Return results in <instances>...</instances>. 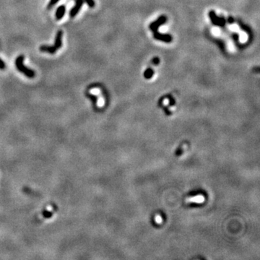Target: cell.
Segmentation results:
<instances>
[{
	"mask_svg": "<svg viewBox=\"0 0 260 260\" xmlns=\"http://www.w3.org/2000/svg\"><path fill=\"white\" fill-rule=\"evenodd\" d=\"M65 12H66V7L64 5H61L59 6L57 8L56 12V20H61L62 19V17H64L65 14Z\"/></svg>",
	"mask_w": 260,
	"mask_h": 260,
	"instance_id": "5b68a950",
	"label": "cell"
},
{
	"mask_svg": "<svg viewBox=\"0 0 260 260\" xmlns=\"http://www.w3.org/2000/svg\"><path fill=\"white\" fill-rule=\"evenodd\" d=\"M62 36L63 33L62 30L57 32L55 38V43L53 46H41L40 47V51L43 52H47L51 54H54L56 51L59 50L62 46Z\"/></svg>",
	"mask_w": 260,
	"mask_h": 260,
	"instance_id": "6da1fadb",
	"label": "cell"
},
{
	"mask_svg": "<svg viewBox=\"0 0 260 260\" xmlns=\"http://www.w3.org/2000/svg\"><path fill=\"white\" fill-rule=\"evenodd\" d=\"M230 29L233 32H239V27H238V25L236 24H232L231 25H230Z\"/></svg>",
	"mask_w": 260,
	"mask_h": 260,
	"instance_id": "ba28073f",
	"label": "cell"
},
{
	"mask_svg": "<svg viewBox=\"0 0 260 260\" xmlns=\"http://www.w3.org/2000/svg\"><path fill=\"white\" fill-rule=\"evenodd\" d=\"M169 102H170V101H169V100L168 99V98H165V99L163 101V105H165V106H167V105H168Z\"/></svg>",
	"mask_w": 260,
	"mask_h": 260,
	"instance_id": "4fadbf2b",
	"label": "cell"
},
{
	"mask_svg": "<svg viewBox=\"0 0 260 260\" xmlns=\"http://www.w3.org/2000/svg\"><path fill=\"white\" fill-rule=\"evenodd\" d=\"M83 0H76L75 5L74 6V7L71 10L70 12H69V15H70L71 17H75L77 14V13L80 10L81 7H82V4H83Z\"/></svg>",
	"mask_w": 260,
	"mask_h": 260,
	"instance_id": "277c9868",
	"label": "cell"
},
{
	"mask_svg": "<svg viewBox=\"0 0 260 260\" xmlns=\"http://www.w3.org/2000/svg\"><path fill=\"white\" fill-rule=\"evenodd\" d=\"M166 28H167V27H166V26H162V27H160V31L161 32L166 31Z\"/></svg>",
	"mask_w": 260,
	"mask_h": 260,
	"instance_id": "5bb4252c",
	"label": "cell"
},
{
	"mask_svg": "<svg viewBox=\"0 0 260 260\" xmlns=\"http://www.w3.org/2000/svg\"><path fill=\"white\" fill-rule=\"evenodd\" d=\"M187 203H194V204H202L205 202V197L202 194H197L195 196H190L186 199Z\"/></svg>",
	"mask_w": 260,
	"mask_h": 260,
	"instance_id": "3957f363",
	"label": "cell"
},
{
	"mask_svg": "<svg viewBox=\"0 0 260 260\" xmlns=\"http://www.w3.org/2000/svg\"><path fill=\"white\" fill-rule=\"evenodd\" d=\"M154 221L155 223L160 225V224H161L163 221V217H162L160 215H156L154 218Z\"/></svg>",
	"mask_w": 260,
	"mask_h": 260,
	"instance_id": "52a82bcc",
	"label": "cell"
},
{
	"mask_svg": "<svg viewBox=\"0 0 260 260\" xmlns=\"http://www.w3.org/2000/svg\"><path fill=\"white\" fill-rule=\"evenodd\" d=\"M248 40V35L245 32H241L239 36V40L241 43H246Z\"/></svg>",
	"mask_w": 260,
	"mask_h": 260,
	"instance_id": "8992f818",
	"label": "cell"
},
{
	"mask_svg": "<svg viewBox=\"0 0 260 260\" xmlns=\"http://www.w3.org/2000/svg\"><path fill=\"white\" fill-rule=\"evenodd\" d=\"M59 0H50L49 4H48V9H51L53 6H54Z\"/></svg>",
	"mask_w": 260,
	"mask_h": 260,
	"instance_id": "30bf717a",
	"label": "cell"
},
{
	"mask_svg": "<svg viewBox=\"0 0 260 260\" xmlns=\"http://www.w3.org/2000/svg\"><path fill=\"white\" fill-rule=\"evenodd\" d=\"M212 33L214 36H218L220 35L221 32H220V30L219 28H218V27H215V28L212 29Z\"/></svg>",
	"mask_w": 260,
	"mask_h": 260,
	"instance_id": "9c48e42d",
	"label": "cell"
},
{
	"mask_svg": "<svg viewBox=\"0 0 260 260\" xmlns=\"http://www.w3.org/2000/svg\"><path fill=\"white\" fill-rule=\"evenodd\" d=\"M5 67H6L5 64H4V62H3L1 59H0V69L3 70V69H5Z\"/></svg>",
	"mask_w": 260,
	"mask_h": 260,
	"instance_id": "7c38bea8",
	"label": "cell"
},
{
	"mask_svg": "<svg viewBox=\"0 0 260 260\" xmlns=\"http://www.w3.org/2000/svg\"><path fill=\"white\" fill-rule=\"evenodd\" d=\"M23 61H24V56H19L16 59L15 61V65L17 69L20 71V72H22L23 74H24L28 78H33L36 75V73L33 70L29 69L27 66H25L23 64Z\"/></svg>",
	"mask_w": 260,
	"mask_h": 260,
	"instance_id": "7a4b0ae2",
	"label": "cell"
},
{
	"mask_svg": "<svg viewBox=\"0 0 260 260\" xmlns=\"http://www.w3.org/2000/svg\"><path fill=\"white\" fill-rule=\"evenodd\" d=\"M175 109H176V108H175V107H170V108H169V110H170V111H174Z\"/></svg>",
	"mask_w": 260,
	"mask_h": 260,
	"instance_id": "9a60e30c",
	"label": "cell"
},
{
	"mask_svg": "<svg viewBox=\"0 0 260 260\" xmlns=\"http://www.w3.org/2000/svg\"><path fill=\"white\" fill-rule=\"evenodd\" d=\"M85 1L90 7H93L95 6V2L93 0H85Z\"/></svg>",
	"mask_w": 260,
	"mask_h": 260,
	"instance_id": "8fae6325",
	"label": "cell"
}]
</instances>
